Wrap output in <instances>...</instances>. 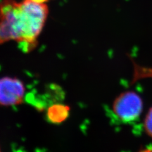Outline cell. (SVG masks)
<instances>
[{"label":"cell","mask_w":152,"mask_h":152,"mask_svg":"<svg viewBox=\"0 0 152 152\" xmlns=\"http://www.w3.org/2000/svg\"><path fill=\"white\" fill-rule=\"evenodd\" d=\"M143 127L147 135L152 138V106L150 108L144 118Z\"/></svg>","instance_id":"5b68a950"},{"label":"cell","mask_w":152,"mask_h":152,"mask_svg":"<svg viewBox=\"0 0 152 152\" xmlns=\"http://www.w3.org/2000/svg\"><path fill=\"white\" fill-rule=\"evenodd\" d=\"M0 151H1V150H0Z\"/></svg>","instance_id":"52a82bcc"},{"label":"cell","mask_w":152,"mask_h":152,"mask_svg":"<svg viewBox=\"0 0 152 152\" xmlns=\"http://www.w3.org/2000/svg\"><path fill=\"white\" fill-rule=\"evenodd\" d=\"M70 108L64 104L56 103L51 105L46 112L47 119L52 124H58L65 121L69 116Z\"/></svg>","instance_id":"277c9868"},{"label":"cell","mask_w":152,"mask_h":152,"mask_svg":"<svg viewBox=\"0 0 152 152\" xmlns=\"http://www.w3.org/2000/svg\"><path fill=\"white\" fill-rule=\"evenodd\" d=\"M26 94V87L17 77H0V106L13 107L21 104Z\"/></svg>","instance_id":"3957f363"},{"label":"cell","mask_w":152,"mask_h":152,"mask_svg":"<svg viewBox=\"0 0 152 152\" xmlns=\"http://www.w3.org/2000/svg\"><path fill=\"white\" fill-rule=\"evenodd\" d=\"M48 14L46 4L3 0L0 3V45L14 41L25 52L34 50Z\"/></svg>","instance_id":"6da1fadb"},{"label":"cell","mask_w":152,"mask_h":152,"mask_svg":"<svg viewBox=\"0 0 152 152\" xmlns=\"http://www.w3.org/2000/svg\"><path fill=\"white\" fill-rule=\"evenodd\" d=\"M27 1L39 4H46V3L48 2L50 0H27Z\"/></svg>","instance_id":"8992f818"},{"label":"cell","mask_w":152,"mask_h":152,"mask_svg":"<svg viewBox=\"0 0 152 152\" xmlns=\"http://www.w3.org/2000/svg\"><path fill=\"white\" fill-rule=\"evenodd\" d=\"M114 114L121 121L131 123L137 121L143 110V101L140 95L134 91L121 93L112 104Z\"/></svg>","instance_id":"7a4b0ae2"}]
</instances>
